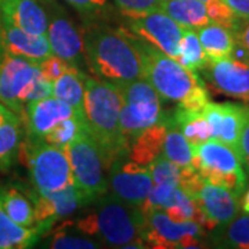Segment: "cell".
I'll return each instance as SVG.
<instances>
[{
  "label": "cell",
  "mask_w": 249,
  "mask_h": 249,
  "mask_svg": "<svg viewBox=\"0 0 249 249\" xmlns=\"http://www.w3.org/2000/svg\"><path fill=\"white\" fill-rule=\"evenodd\" d=\"M83 49L85 62L98 79L119 86L144 78L140 50L122 28L116 29L103 22L86 24Z\"/></svg>",
  "instance_id": "obj_1"
},
{
  "label": "cell",
  "mask_w": 249,
  "mask_h": 249,
  "mask_svg": "<svg viewBox=\"0 0 249 249\" xmlns=\"http://www.w3.org/2000/svg\"><path fill=\"white\" fill-rule=\"evenodd\" d=\"M122 94L114 83L85 73V119L86 127L97 142L106 166L127 155L129 142L121 130Z\"/></svg>",
  "instance_id": "obj_2"
},
{
  "label": "cell",
  "mask_w": 249,
  "mask_h": 249,
  "mask_svg": "<svg viewBox=\"0 0 249 249\" xmlns=\"http://www.w3.org/2000/svg\"><path fill=\"white\" fill-rule=\"evenodd\" d=\"M133 39L142 54L144 78L158 91L160 98L178 103L180 107L188 109H204L211 98L198 72L187 70L176 58L136 37Z\"/></svg>",
  "instance_id": "obj_3"
},
{
  "label": "cell",
  "mask_w": 249,
  "mask_h": 249,
  "mask_svg": "<svg viewBox=\"0 0 249 249\" xmlns=\"http://www.w3.org/2000/svg\"><path fill=\"white\" fill-rule=\"evenodd\" d=\"M75 223L80 231L94 235L107 247L147 248L142 238L145 216L140 206L127 204L114 194L98 196L93 212Z\"/></svg>",
  "instance_id": "obj_4"
},
{
  "label": "cell",
  "mask_w": 249,
  "mask_h": 249,
  "mask_svg": "<svg viewBox=\"0 0 249 249\" xmlns=\"http://www.w3.org/2000/svg\"><path fill=\"white\" fill-rule=\"evenodd\" d=\"M193 166L205 181L229 188L237 196L248 187L240 152L220 140L209 139L193 145Z\"/></svg>",
  "instance_id": "obj_5"
},
{
  "label": "cell",
  "mask_w": 249,
  "mask_h": 249,
  "mask_svg": "<svg viewBox=\"0 0 249 249\" xmlns=\"http://www.w3.org/2000/svg\"><path fill=\"white\" fill-rule=\"evenodd\" d=\"M116 86V85H115ZM122 94L121 130L124 140L130 144L134 137L165 118L160 96L145 78L119 85Z\"/></svg>",
  "instance_id": "obj_6"
},
{
  "label": "cell",
  "mask_w": 249,
  "mask_h": 249,
  "mask_svg": "<svg viewBox=\"0 0 249 249\" xmlns=\"http://www.w3.org/2000/svg\"><path fill=\"white\" fill-rule=\"evenodd\" d=\"M65 152L71 163L75 186L94 202L109 190L107 166L97 142L85 127L73 142L67 145Z\"/></svg>",
  "instance_id": "obj_7"
},
{
  "label": "cell",
  "mask_w": 249,
  "mask_h": 249,
  "mask_svg": "<svg viewBox=\"0 0 249 249\" xmlns=\"http://www.w3.org/2000/svg\"><path fill=\"white\" fill-rule=\"evenodd\" d=\"M40 75L39 62L3 52L0 61V103L22 119L25 106L31 101V93Z\"/></svg>",
  "instance_id": "obj_8"
},
{
  "label": "cell",
  "mask_w": 249,
  "mask_h": 249,
  "mask_svg": "<svg viewBox=\"0 0 249 249\" xmlns=\"http://www.w3.org/2000/svg\"><path fill=\"white\" fill-rule=\"evenodd\" d=\"M145 216L142 238L147 247L157 249L201 248L206 230L193 220L175 222L165 211L152 209Z\"/></svg>",
  "instance_id": "obj_9"
},
{
  "label": "cell",
  "mask_w": 249,
  "mask_h": 249,
  "mask_svg": "<svg viewBox=\"0 0 249 249\" xmlns=\"http://www.w3.org/2000/svg\"><path fill=\"white\" fill-rule=\"evenodd\" d=\"M28 166L34 188L40 193L58 191L75 184L67 152L53 144L46 142L32 144Z\"/></svg>",
  "instance_id": "obj_10"
},
{
  "label": "cell",
  "mask_w": 249,
  "mask_h": 249,
  "mask_svg": "<svg viewBox=\"0 0 249 249\" xmlns=\"http://www.w3.org/2000/svg\"><path fill=\"white\" fill-rule=\"evenodd\" d=\"M45 10L47 13L46 36L52 52L80 70L85 62L83 32H80L68 13L55 0H45Z\"/></svg>",
  "instance_id": "obj_11"
},
{
  "label": "cell",
  "mask_w": 249,
  "mask_h": 249,
  "mask_svg": "<svg viewBox=\"0 0 249 249\" xmlns=\"http://www.w3.org/2000/svg\"><path fill=\"white\" fill-rule=\"evenodd\" d=\"M31 201L35 209V229L40 237L52 231L53 226L60 219L93 204L89 196L75 184L52 193H40L34 190L31 193Z\"/></svg>",
  "instance_id": "obj_12"
},
{
  "label": "cell",
  "mask_w": 249,
  "mask_h": 249,
  "mask_svg": "<svg viewBox=\"0 0 249 249\" xmlns=\"http://www.w3.org/2000/svg\"><path fill=\"white\" fill-rule=\"evenodd\" d=\"M124 19L126 24L122 28L129 35L158 49L169 57H178L183 27H180L166 13L158 10L142 17Z\"/></svg>",
  "instance_id": "obj_13"
},
{
  "label": "cell",
  "mask_w": 249,
  "mask_h": 249,
  "mask_svg": "<svg viewBox=\"0 0 249 249\" xmlns=\"http://www.w3.org/2000/svg\"><path fill=\"white\" fill-rule=\"evenodd\" d=\"M111 194L127 204L142 206L154 186L148 166H142L127 155L116 158L108 170Z\"/></svg>",
  "instance_id": "obj_14"
},
{
  "label": "cell",
  "mask_w": 249,
  "mask_h": 249,
  "mask_svg": "<svg viewBox=\"0 0 249 249\" xmlns=\"http://www.w3.org/2000/svg\"><path fill=\"white\" fill-rule=\"evenodd\" d=\"M75 115L76 114L71 106L50 96L28 103L21 121H25L28 139L31 144H37L45 142V137L55 124Z\"/></svg>",
  "instance_id": "obj_15"
},
{
  "label": "cell",
  "mask_w": 249,
  "mask_h": 249,
  "mask_svg": "<svg viewBox=\"0 0 249 249\" xmlns=\"http://www.w3.org/2000/svg\"><path fill=\"white\" fill-rule=\"evenodd\" d=\"M202 111L211 126L212 139L226 142L238 151L241 133L248 119L249 106L209 101Z\"/></svg>",
  "instance_id": "obj_16"
},
{
  "label": "cell",
  "mask_w": 249,
  "mask_h": 249,
  "mask_svg": "<svg viewBox=\"0 0 249 249\" xmlns=\"http://www.w3.org/2000/svg\"><path fill=\"white\" fill-rule=\"evenodd\" d=\"M204 76L219 93L249 101V61L235 57L208 62Z\"/></svg>",
  "instance_id": "obj_17"
},
{
  "label": "cell",
  "mask_w": 249,
  "mask_h": 249,
  "mask_svg": "<svg viewBox=\"0 0 249 249\" xmlns=\"http://www.w3.org/2000/svg\"><path fill=\"white\" fill-rule=\"evenodd\" d=\"M206 219V231L230 223L240 213V196L229 188L205 181L194 198Z\"/></svg>",
  "instance_id": "obj_18"
},
{
  "label": "cell",
  "mask_w": 249,
  "mask_h": 249,
  "mask_svg": "<svg viewBox=\"0 0 249 249\" xmlns=\"http://www.w3.org/2000/svg\"><path fill=\"white\" fill-rule=\"evenodd\" d=\"M0 47L4 53L36 62L53 54L47 36L25 32L4 19L0 22Z\"/></svg>",
  "instance_id": "obj_19"
},
{
  "label": "cell",
  "mask_w": 249,
  "mask_h": 249,
  "mask_svg": "<svg viewBox=\"0 0 249 249\" xmlns=\"http://www.w3.org/2000/svg\"><path fill=\"white\" fill-rule=\"evenodd\" d=\"M1 19L34 35H46L47 13L37 0H1Z\"/></svg>",
  "instance_id": "obj_20"
},
{
  "label": "cell",
  "mask_w": 249,
  "mask_h": 249,
  "mask_svg": "<svg viewBox=\"0 0 249 249\" xmlns=\"http://www.w3.org/2000/svg\"><path fill=\"white\" fill-rule=\"evenodd\" d=\"M169 118L170 115L166 114L160 122L152 124L137 137H134L129 144V150H127L129 160H132L142 166H150L152 162L160 157L162 154V147H163Z\"/></svg>",
  "instance_id": "obj_21"
},
{
  "label": "cell",
  "mask_w": 249,
  "mask_h": 249,
  "mask_svg": "<svg viewBox=\"0 0 249 249\" xmlns=\"http://www.w3.org/2000/svg\"><path fill=\"white\" fill-rule=\"evenodd\" d=\"M21 118L0 103V170L13 166L21 145Z\"/></svg>",
  "instance_id": "obj_22"
},
{
  "label": "cell",
  "mask_w": 249,
  "mask_h": 249,
  "mask_svg": "<svg viewBox=\"0 0 249 249\" xmlns=\"http://www.w3.org/2000/svg\"><path fill=\"white\" fill-rule=\"evenodd\" d=\"M196 34L208 62L232 57L235 52V39L232 31H230L229 28L209 22L204 27L198 28Z\"/></svg>",
  "instance_id": "obj_23"
},
{
  "label": "cell",
  "mask_w": 249,
  "mask_h": 249,
  "mask_svg": "<svg viewBox=\"0 0 249 249\" xmlns=\"http://www.w3.org/2000/svg\"><path fill=\"white\" fill-rule=\"evenodd\" d=\"M53 96L71 106L75 114L85 119V73L79 68L72 67L53 82Z\"/></svg>",
  "instance_id": "obj_24"
},
{
  "label": "cell",
  "mask_w": 249,
  "mask_h": 249,
  "mask_svg": "<svg viewBox=\"0 0 249 249\" xmlns=\"http://www.w3.org/2000/svg\"><path fill=\"white\" fill-rule=\"evenodd\" d=\"M162 11L183 28L198 29L211 22L202 0H165Z\"/></svg>",
  "instance_id": "obj_25"
},
{
  "label": "cell",
  "mask_w": 249,
  "mask_h": 249,
  "mask_svg": "<svg viewBox=\"0 0 249 249\" xmlns=\"http://www.w3.org/2000/svg\"><path fill=\"white\" fill-rule=\"evenodd\" d=\"M173 119L191 145H196L212 139L211 126L202 109H188L178 106L173 114Z\"/></svg>",
  "instance_id": "obj_26"
},
{
  "label": "cell",
  "mask_w": 249,
  "mask_h": 249,
  "mask_svg": "<svg viewBox=\"0 0 249 249\" xmlns=\"http://www.w3.org/2000/svg\"><path fill=\"white\" fill-rule=\"evenodd\" d=\"M40 240L35 227H24L13 222L0 205V249L32 248Z\"/></svg>",
  "instance_id": "obj_27"
},
{
  "label": "cell",
  "mask_w": 249,
  "mask_h": 249,
  "mask_svg": "<svg viewBox=\"0 0 249 249\" xmlns=\"http://www.w3.org/2000/svg\"><path fill=\"white\" fill-rule=\"evenodd\" d=\"M0 205L13 222L24 227H35V209L28 196L16 187L0 190Z\"/></svg>",
  "instance_id": "obj_28"
},
{
  "label": "cell",
  "mask_w": 249,
  "mask_h": 249,
  "mask_svg": "<svg viewBox=\"0 0 249 249\" xmlns=\"http://www.w3.org/2000/svg\"><path fill=\"white\" fill-rule=\"evenodd\" d=\"M162 155L181 168H194L193 166V145L180 132L178 124H175L173 115H170L169 118V124H168V129L165 134L163 147H162Z\"/></svg>",
  "instance_id": "obj_29"
},
{
  "label": "cell",
  "mask_w": 249,
  "mask_h": 249,
  "mask_svg": "<svg viewBox=\"0 0 249 249\" xmlns=\"http://www.w3.org/2000/svg\"><path fill=\"white\" fill-rule=\"evenodd\" d=\"M212 241L220 248L249 249V214L237 216L230 223L216 227Z\"/></svg>",
  "instance_id": "obj_30"
},
{
  "label": "cell",
  "mask_w": 249,
  "mask_h": 249,
  "mask_svg": "<svg viewBox=\"0 0 249 249\" xmlns=\"http://www.w3.org/2000/svg\"><path fill=\"white\" fill-rule=\"evenodd\" d=\"M98 244V240H93L90 235L80 231L76 223L67 220L52 231L49 247L53 249H93L100 248Z\"/></svg>",
  "instance_id": "obj_31"
},
{
  "label": "cell",
  "mask_w": 249,
  "mask_h": 249,
  "mask_svg": "<svg viewBox=\"0 0 249 249\" xmlns=\"http://www.w3.org/2000/svg\"><path fill=\"white\" fill-rule=\"evenodd\" d=\"M176 60L190 71H202L206 67L208 60H206L204 49H202L201 42H199L196 29L183 28V34H181V39H180V43H178V54Z\"/></svg>",
  "instance_id": "obj_32"
},
{
  "label": "cell",
  "mask_w": 249,
  "mask_h": 249,
  "mask_svg": "<svg viewBox=\"0 0 249 249\" xmlns=\"http://www.w3.org/2000/svg\"><path fill=\"white\" fill-rule=\"evenodd\" d=\"M85 127H86V121L79 118L78 115L64 119L50 130V133L45 137V142H49V144H53L55 147L65 148L67 145H70L78 137V134Z\"/></svg>",
  "instance_id": "obj_33"
},
{
  "label": "cell",
  "mask_w": 249,
  "mask_h": 249,
  "mask_svg": "<svg viewBox=\"0 0 249 249\" xmlns=\"http://www.w3.org/2000/svg\"><path fill=\"white\" fill-rule=\"evenodd\" d=\"M68 3L86 24L100 22L112 13V6L108 0H64Z\"/></svg>",
  "instance_id": "obj_34"
},
{
  "label": "cell",
  "mask_w": 249,
  "mask_h": 249,
  "mask_svg": "<svg viewBox=\"0 0 249 249\" xmlns=\"http://www.w3.org/2000/svg\"><path fill=\"white\" fill-rule=\"evenodd\" d=\"M151 172L154 184L160 183H172L178 187V181L183 175V168L173 163L172 160L165 158L162 154L148 166Z\"/></svg>",
  "instance_id": "obj_35"
},
{
  "label": "cell",
  "mask_w": 249,
  "mask_h": 249,
  "mask_svg": "<svg viewBox=\"0 0 249 249\" xmlns=\"http://www.w3.org/2000/svg\"><path fill=\"white\" fill-rule=\"evenodd\" d=\"M205 6L211 22L229 28L230 31L235 29L240 17L232 11L231 7L224 0H208L205 1Z\"/></svg>",
  "instance_id": "obj_36"
},
{
  "label": "cell",
  "mask_w": 249,
  "mask_h": 249,
  "mask_svg": "<svg viewBox=\"0 0 249 249\" xmlns=\"http://www.w3.org/2000/svg\"><path fill=\"white\" fill-rule=\"evenodd\" d=\"M119 13L124 18L142 17L162 10L165 0H114Z\"/></svg>",
  "instance_id": "obj_37"
},
{
  "label": "cell",
  "mask_w": 249,
  "mask_h": 249,
  "mask_svg": "<svg viewBox=\"0 0 249 249\" xmlns=\"http://www.w3.org/2000/svg\"><path fill=\"white\" fill-rule=\"evenodd\" d=\"M232 35L235 39V52L232 57L249 61V18H240Z\"/></svg>",
  "instance_id": "obj_38"
},
{
  "label": "cell",
  "mask_w": 249,
  "mask_h": 249,
  "mask_svg": "<svg viewBox=\"0 0 249 249\" xmlns=\"http://www.w3.org/2000/svg\"><path fill=\"white\" fill-rule=\"evenodd\" d=\"M70 68H72V65H70L64 58L55 55V54H52L39 62V70L42 72V75L50 82H55Z\"/></svg>",
  "instance_id": "obj_39"
},
{
  "label": "cell",
  "mask_w": 249,
  "mask_h": 249,
  "mask_svg": "<svg viewBox=\"0 0 249 249\" xmlns=\"http://www.w3.org/2000/svg\"><path fill=\"white\" fill-rule=\"evenodd\" d=\"M241 155V160L244 163V168L248 172L249 170V114L248 119L245 122V126L242 129V133L240 137V148H238Z\"/></svg>",
  "instance_id": "obj_40"
},
{
  "label": "cell",
  "mask_w": 249,
  "mask_h": 249,
  "mask_svg": "<svg viewBox=\"0 0 249 249\" xmlns=\"http://www.w3.org/2000/svg\"><path fill=\"white\" fill-rule=\"evenodd\" d=\"M240 18H249V0H224Z\"/></svg>",
  "instance_id": "obj_41"
},
{
  "label": "cell",
  "mask_w": 249,
  "mask_h": 249,
  "mask_svg": "<svg viewBox=\"0 0 249 249\" xmlns=\"http://www.w3.org/2000/svg\"><path fill=\"white\" fill-rule=\"evenodd\" d=\"M240 209L244 213L249 214V187L245 188V191L240 196Z\"/></svg>",
  "instance_id": "obj_42"
},
{
  "label": "cell",
  "mask_w": 249,
  "mask_h": 249,
  "mask_svg": "<svg viewBox=\"0 0 249 249\" xmlns=\"http://www.w3.org/2000/svg\"><path fill=\"white\" fill-rule=\"evenodd\" d=\"M1 54H3V50H1V47H0V61H1Z\"/></svg>",
  "instance_id": "obj_43"
},
{
  "label": "cell",
  "mask_w": 249,
  "mask_h": 249,
  "mask_svg": "<svg viewBox=\"0 0 249 249\" xmlns=\"http://www.w3.org/2000/svg\"><path fill=\"white\" fill-rule=\"evenodd\" d=\"M1 1V0H0ZM0 22H1V11H0Z\"/></svg>",
  "instance_id": "obj_44"
},
{
  "label": "cell",
  "mask_w": 249,
  "mask_h": 249,
  "mask_svg": "<svg viewBox=\"0 0 249 249\" xmlns=\"http://www.w3.org/2000/svg\"><path fill=\"white\" fill-rule=\"evenodd\" d=\"M202 1H208V0H202Z\"/></svg>",
  "instance_id": "obj_45"
}]
</instances>
